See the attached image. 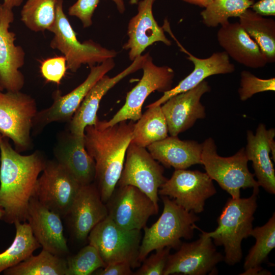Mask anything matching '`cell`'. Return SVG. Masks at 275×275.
<instances>
[{"mask_svg":"<svg viewBox=\"0 0 275 275\" xmlns=\"http://www.w3.org/2000/svg\"><path fill=\"white\" fill-rule=\"evenodd\" d=\"M155 0H142L138 4V13L129 20L128 24V39L123 48L128 51L130 61H134L142 55L150 45L161 42L166 45H171L162 27L155 20L152 11Z\"/></svg>","mask_w":275,"mask_h":275,"instance_id":"obj_20","label":"cell"},{"mask_svg":"<svg viewBox=\"0 0 275 275\" xmlns=\"http://www.w3.org/2000/svg\"><path fill=\"white\" fill-rule=\"evenodd\" d=\"M14 224L16 234L13 241L7 249L0 253V273L23 261L41 246L29 223L17 221Z\"/></svg>","mask_w":275,"mask_h":275,"instance_id":"obj_31","label":"cell"},{"mask_svg":"<svg viewBox=\"0 0 275 275\" xmlns=\"http://www.w3.org/2000/svg\"><path fill=\"white\" fill-rule=\"evenodd\" d=\"M105 204L107 216L126 230H141L149 217L157 214L159 210L148 196L131 185L115 188Z\"/></svg>","mask_w":275,"mask_h":275,"instance_id":"obj_14","label":"cell"},{"mask_svg":"<svg viewBox=\"0 0 275 275\" xmlns=\"http://www.w3.org/2000/svg\"><path fill=\"white\" fill-rule=\"evenodd\" d=\"M46 161L38 150L21 154L4 137L0 144V206L5 222L12 224L26 220L29 201Z\"/></svg>","mask_w":275,"mask_h":275,"instance_id":"obj_1","label":"cell"},{"mask_svg":"<svg viewBox=\"0 0 275 275\" xmlns=\"http://www.w3.org/2000/svg\"><path fill=\"white\" fill-rule=\"evenodd\" d=\"M100 0H77L68 9L70 16L78 18L84 28H88L93 23L92 16Z\"/></svg>","mask_w":275,"mask_h":275,"instance_id":"obj_38","label":"cell"},{"mask_svg":"<svg viewBox=\"0 0 275 275\" xmlns=\"http://www.w3.org/2000/svg\"><path fill=\"white\" fill-rule=\"evenodd\" d=\"M202 144L201 162L206 173L232 198H240L241 189L252 188L259 190L254 174L249 170V160L244 147L232 156L223 157L218 154L212 138H207Z\"/></svg>","mask_w":275,"mask_h":275,"instance_id":"obj_5","label":"cell"},{"mask_svg":"<svg viewBox=\"0 0 275 275\" xmlns=\"http://www.w3.org/2000/svg\"><path fill=\"white\" fill-rule=\"evenodd\" d=\"M4 210L3 208L0 206V219L3 220L4 215Z\"/></svg>","mask_w":275,"mask_h":275,"instance_id":"obj_45","label":"cell"},{"mask_svg":"<svg viewBox=\"0 0 275 275\" xmlns=\"http://www.w3.org/2000/svg\"><path fill=\"white\" fill-rule=\"evenodd\" d=\"M139 0H129V3L131 5H136L138 4Z\"/></svg>","mask_w":275,"mask_h":275,"instance_id":"obj_46","label":"cell"},{"mask_svg":"<svg viewBox=\"0 0 275 275\" xmlns=\"http://www.w3.org/2000/svg\"><path fill=\"white\" fill-rule=\"evenodd\" d=\"M3 138H4V136H3V135L1 133H0V144H1V142L2 141V140H3Z\"/></svg>","mask_w":275,"mask_h":275,"instance_id":"obj_47","label":"cell"},{"mask_svg":"<svg viewBox=\"0 0 275 275\" xmlns=\"http://www.w3.org/2000/svg\"><path fill=\"white\" fill-rule=\"evenodd\" d=\"M58 0H27L21 11V20L30 30L50 31L56 21Z\"/></svg>","mask_w":275,"mask_h":275,"instance_id":"obj_32","label":"cell"},{"mask_svg":"<svg viewBox=\"0 0 275 275\" xmlns=\"http://www.w3.org/2000/svg\"><path fill=\"white\" fill-rule=\"evenodd\" d=\"M115 65L114 58L108 59L98 65L91 67L86 79L67 94L63 95L61 91H54L52 94V104L38 111L34 119L33 134L38 133L49 124L70 122L90 90Z\"/></svg>","mask_w":275,"mask_h":275,"instance_id":"obj_11","label":"cell"},{"mask_svg":"<svg viewBox=\"0 0 275 275\" xmlns=\"http://www.w3.org/2000/svg\"><path fill=\"white\" fill-rule=\"evenodd\" d=\"M14 20L12 9L0 4V83L7 91H20L24 85V77L19 69L25 60V52L15 44L16 35L9 31Z\"/></svg>","mask_w":275,"mask_h":275,"instance_id":"obj_16","label":"cell"},{"mask_svg":"<svg viewBox=\"0 0 275 275\" xmlns=\"http://www.w3.org/2000/svg\"><path fill=\"white\" fill-rule=\"evenodd\" d=\"M275 136V129H267L265 125H258L255 133L246 132L245 152L249 161L252 162L254 175L259 186L272 195L275 194V173L269 156L270 144Z\"/></svg>","mask_w":275,"mask_h":275,"instance_id":"obj_24","label":"cell"},{"mask_svg":"<svg viewBox=\"0 0 275 275\" xmlns=\"http://www.w3.org/2000/svg\"><path fill=\"white\" fill-rule=\"evenodd\" d=\"M55 160L82 186L95 180V163L86 149L84 136L61 134L54 149Z\"/></svg>","mask_w":275,"mask_h":275,"instance_id":"obj_23","label":"cell"},{"mask_svg":"<svg viewBox=\"0 0 275 275\" xmlns=\"http://www.w3.org/2000/svg\"><path fill=\"white\" fill-rule=\"evenodd\" d=\"M210 90L208 82L204 80L193 89L172 96L161 105L171 136H178L193 127L198 120L206 117L201 99Z\"/></svg>","mask_w":275,"mask_h":275,"instance_id":"obj_17","label":"cell"},{"mask_svg":"<svg viewBox=\"0 0 275 275\" xmlns=\"http://www.w3.org/2000/svg\"><path fill=\"white\" fill-rule=\"evenodd\" d=\"M254 12L262 16L275 15V0H259L251 7Z\"/></svg>","mask_w":275,"mask_h":275,"instance_id":"obj_40","label":"cell"},{"mask_svg":"<svg viewBox=\"0 0 275 275\" xmlns=\"http://www.w3.org/2000/svg\"><path fill=\"white\" fill-rule=\"evenodd\" d=\"M67 262L62 257L42 249L18 264L5 270V275H66Z\"/></svg>","mask_w":275,"mask_h":275,"instance_id":"obj_30","label":"cell"},{"mask_svg":"<svg viewBox=\"0 0 275 275\" xmlns=\"http://www.w3.org/2000/svg\"><path fill=\"white\" fill-rule=\"evenodd\" d=\"M275 91V78L262 79L247 70L240 73V87L238 90L239 99L245 101L257 93Z\"/></svg>","mask_w":275,"mask_h":275,"instance_id":"obj_35","label":"cell"},{"mask_svg":"<svg viewBox=\"0 0 275 275\" xmlns=\"http://www.w3.org/2000/svg\"><path fill=\"white\" fill-rule=\"evenodd\" d=\"M116 5L118 11L123 14L125 11V6L124 0H112Z\"/></svg>","mask_w":275,"mask_h":275,"instance_id":"obj_43","label":"cell"},{"mask_svg":"<svg viewBox=\"0 0 275 275\" xmlns=\"http://www.w3.org/2000/svg\"><path fill=\"white\" fill-rule=\"evenodd\" d=\"M191 242L181 243L178 251L170 254L163 275H205L216 272V265L224 260L207 233Z\"/></svg>","mask_w":275,"mask_h":275,"instance_id":"obj_15","label":"cell"},{"mask_svg":"<svg viewBox=\"0 0 275 275\" xmlns=\"http://www.w3.org/2000/svg\"><path fill=\"white\" fill-rule=\"evenodd\" d=\"M239 24L256 42L268 63L275 61V21L248 9L239 17Z\"/></svg>","mask_w":275,"mask_h":275,"instance_id":"obj_28","label":"cell"},{"mask_svg":"<svg viewBox=\"0 0 275 275\" xmlns=\"http://www.w3.org/2000/svg\"><path fill=\"white\" fill-rule=\"evenodd\" d=\"M23 0H4L3 5L5 7L12 9L15 7L20 6Z\"/></svg>","mask_w":275,"mask_h":275,"instance_id":"obj_41","label":"cell"},{"mask_svg":"<svg viewBox=\"0 0 275 275\" xmlns=\"http://www.w3.org/2000/svg\"><path fill=\"white\" fill-rule=\"evenodd\" d=\"M66 275H90L105 266L98 250L89 244L66 260Z\"/></svg>","mask_w":275,"mask_h":275,"instance_id":"obj_34","label":"cell"},{"mask_svg":"<svg viewBox=\"0 0 275 275\" xmlns=\"http://www.w3.org/2000/svg\"><path fill=\"white\" fill-rule=\"evenodd\" d=\"M4 89H3V87L2 86L1 83H0V91H3Z\"/></svg>","mask_w":275,"mask_h":275,"instance_id":"obj_48","label":"cell"},{"mask_svg":"<svg viewBox=\"0 0 275 275\" xmlns=\"http://www.w3.org/2000/svg\"><path fill=\"white\" fill-rule=\"evenodd\" d=\"M168 127L161 105L148 107L134 123L131 143L147 148L168 136Z\"/></svg>","mask_w":275,"mask_h":275,"instance_id":"obj_29","label":"cell"},{"mask_svg":"<svg viewBox=\"0 0 275 275\" xmlns=\"http://www.w3.org/2000/svg\"><path fill=\"white\" fill-rule=\"evenodd\" d=\"M81 185L56 160H47L33 197L61 217L67 216Z\"/></svg>","mask_w":275,"mask_h":275,"instance_id":"obj_10","label":"cell"},{"mask_svg":"<svg viewBox=\"0 0 275 275\" xmlns=\"http://www.w3.org/2000/svg\"><path fill=\"white\" fill-rule=\"evenodd\" d=\"M171 249L166 247L155 250V253L143 261L142 265L133 274L163 275Z\"/></svg>","mask_w":275,"mask_h":275,"instance_id":"obj_36","label":"cell"},{"mask_svg":"<svg viewBox=\"0 0 275 275\" xmlns=\"http://www.w3.org/2000/svg\"><path fill=\"white\" fill-rule=\"evenodd\" d=\"M87 238L98 250L105 266L120 262L128 263L132 268L140 266L141 230L123 229L107 216L91 230Z\"/></svg>","mask_w":275,"mask_h":275,"instance_id":"obj_7","label":"cell"},{"mask_svg":"<svg viewBox=\"0 0 275 275\" xmlns=\"http://www.w3.org/2000/svg\"><path fill=\"white\" fill-rule=\"evenodd\" d=\"M148 54L139 56L128 67L113 77L104 75L92 87L69 122V131L71 133L84 136L85 128L95 125L98 119L97 113L102 97L124 78L142 69Z\"/></svg>","mask_w":275,"mask_h":275,"instance_id":"obj_18","label":"cell"},{"mask_svg":"<svg viewBox=\"0 0 275 275\" xmlns=\"http://www.w3.org/2000/svg\"><path fill=\"white\" fill-rule=\"evenodd\" d=\"M250 236L255 238L256 242L246 256L243 264L244 272L241 274H270L263 270L261 265L275 247L274 212L265 224L253 229Z\"/></svg>","mask_w":275,"mask_h":275,"instance_id":"obj_27","label":"cell"},{"mask_svg":"<svg viewBox=\"0 0 275 275\" xmlns=\"http://www.w3.org/2000/svg\"><path fill=\"white\" fill-rule=\"evenodd\" d=\"M259 191L253 189L248 198H229L217 218V228L207 232L215 245L224 248V260L229 265H234L242 259L241 242L253 229Z\"/></svg>","mask_w":275,"mask_h":275,"instance_id":"obj_3","label":"cell"},{"mask_svg":"<svg viewBox=\"0 0 275 275\" xmlns=\"http://www.w3.org/2000/svg\"><path fill=\"white\" fill-rule=\"evenodd\" d=\"M217 39L228 56L239 64L257 69L268 63L258 44L239 22H229L221 26L217 33Z\"/></svg>","mask_w":275,"mask_h":275,"instance_id":"obj_25","label":"cell"},{"mask_svg":"<svg viewBox=\"0 0 275 275\" xmlns=\"http://www.w3.org/2000/svg\"><path fill=\"white\" fill-rule=\"evenodd\" d=\"M61 217L32 197L29 203L26 220L37 241L51 253L62 257L69 253Z\"/></svg>","mask_w":275,"mask_h":275,"instance_id":"obj_19","label":"cell"},{"mask_svg":"<svg viewBox=\"0 0 275 275\" xmlns=\"http://www.w3.org/2000/svg\"><path fill=\"white\" fill-rule=\"evenodd\" d=\"M142 69L143 76L127 93L123 106L109 121L98 119L97 122L101 127H107L127 120L138 121L142 115L143 104L151 93L155 91L164 93L172 88L174 71L167 66L156 65L149 53Z\"/></svg>","mask_w":275,"mask_h":275,"instance_id":"obj_9","label":"cell"},{"mask_svg":"<svg viewBox=\"0 0 275 275\" xmlns=\"http://www.w3.org/2000/svg\"><path fill=\"white\" fill-rule=\"evenodd\" d=\"M185 2L198 6L201 7H205L212 0H182Z\"/></svg>","mask_w":275,"mask_h":275,"instance_id":"obj_42","label":"cell"},{"mask_svg":"<svg viewBox=\"0 0 275 275\" xmlns=\"http://www.w3.org/2000/svg\"><path fill=\"white\" fill-rule=\"evenodd\" d=\"M38 112L36 102L20 91H0V133L11 139L18 152L32 146L31 131Z\"/></svg>","mask_w":275,"mask_h":275,"instance_id":"obj_8","label":"cell"},{"mask_svg":"<svg viewBox=\"0 0 275 275\" xmlns=\"http://www.w3.org/2000/svg\"><path fill=\"white\" fill-rule=\"evenodd\" d=\"M165 31L174 39L181 50L188 55V59L193 63L194 68L175 87L164 92L159 99L148 105L147 108L162 105L172 96L193 89L210 76L231 73L235 71V66L231 63L225 51L213 53L207 58H199L190 53L179 43L170 26H167Z\"/></svg>","mask_w":275,"mask_h":275,"instance_id":"obj_22","label":"cell"},{"mask_svg":"<svg viewBox=\"0 0 275 275\" xmlns=\"http://www.w3.org/2000/svg\"><path fill=\"white\" fill-rule=\"evenodd\" d=\"M216 193L212 180L205 172L175 170L158 190V195L173 200L185 210L200 213L205 201Z\"/></svg>","mask_w":275,"mask_h":275,"instance_id":"obj_12","label":"cell"},{"mask_svg":"<svg viewBox=\"0 0 275 275\" xmlns=\"http://www.w3.org/2000/svg\"><path fill=\"white\" fill-rule=\"evenodd\" d=\"M131 265L125 262H116L96 270L95 275H131L133 274Z\"/></svg>","mask_w":275,"mask_h":275,"instance_id":"obj_39","label":"cell"},{"mask_svg":"<svg viewBox=\"0 0 275 275\" xmlns=\"http://www.w3.org/2000/svg\"><path fill=\"white\" fill-rule=\"evenodd\" d=\"M118 186H133L148 196L158 206V190L167 180L164 169L146 148L130 143Z\"/></svg>","mask_w":275,"mask_h":275,"instance_id":"obj_13","label":"cell"},{"mask_svg":"<svg viewBox=\"0 0 275 275\" xmlns=\"http://www.w3.org/2000/svg\"><path fill=\"white\" fill-rule=\"evenodd\" d=\"M66 61L63 56L47 59L42 62L40 72L47 81L59 85L64 76L66 70Z\"/></svg>","mask_w":275,"mask_h":275,"instance_id":"obj_37","label":"cell"},{"mask_svg":"<svg viewBox=\"0 0 275 275\" xmlns=\"http://www.w3.org/2000/svg\"><path fill=\"white\" fill-rule=\"evenodd\" d=\"M53 34L50 43L51 48L59 50L65 58L66 67L72 72H76L83 64L90 67L96 63L114 58L117 52L108 49L92 40L81 43L71 25L63 10V0H58L56 9V21L49 31Z\"/></svg>","mask_w":275,"mask_h":275,"instance_id":"obj_6","label":"cell"},{"mask_svg":"<svg viewBox=\"0 0 275 275\" xmlns=\"http://www.w3.org/2000/svg\"><path fill=\"white\" fill-rule=\"evenodd\" d=\"M160 196L163 204L161 215L151 227L143 228L138 256L140 263L153 251L166 247L178 249L181 238H191L198 228L196 223L199 217L195 213L185 210L168 196Z\"/></svg>","mask_w":275,"mask_h":275,"instance_id":"obj_4","label":"cell"},{"mask_svg":"<svg viewBox=\"0 0 275 275\" xmlns=\"http://www.w3.org/2000/svg\"><path fill=\"white\" fill-rule=\"evenodd\" d=\"M270 153L272 154V159L273 161H275V142L274 140L271 142L270 144Z\"/></svg>","mask_w":275,"mask_h":275,"instance_id":"obj_44","label":"cell"},{"mask_svg":"<svg viewBox=\"0 0 275 275\" xmlns=\"http://www.w3.org/2000/svg\"><path fill=\"white\" fill-rule=\"evenodd\" d=\"M97 121L95 125L85 128L84 143L95 161V185L102 201L106 203L120 179L135 122L125 120L103 127Z\"/></svg>","mask_w":275,"mask_h":275,"instance_id":"obj_2","label":"cell"},{"mask_svg":"<svg viewBox=\"0 0 275 275\" xmlns=\"http://www.w3.org/2000/svg\"><path fill=\"white\" fill-rule=\"evenodd\" d=\"M147 148L153 158L167 168L181 170L202 164V144L196 141L181 140L177 136H170Z\"/></svg>","mask_w":275,"mask_h":275,"instance_id":"obj_26","label":"cell"},{"mask_svg":"<svg viewBox=\"0 0 275 275\" xmlns=\"http://www.w3.org/2000/svg\"><path fill=\"white\" fill-rule=\"evenodd\" d=\"M254 0H212L200 14L203 23L215 28L229 22L230 17H239L251 8Z\"/></svg>","mask_w":275,"mask_h":275,"instance_id":"obj_33","label":"cell"},{"mask_svg":"<svg viewBox=\"0 0 275 275\" xmlns=\"http://www.w3.org/2000/svg\"><path fill=\"white\" fill-rule=\"evenodd\" d=\"M67 216L73 234L79 241L85 240L91 230L107 216L106 204L95 184L80 186Z\"/></svg>","mask_w":275,"mask_h":275,"instance_id":"obj_21","label":"cell"}]
</instances>
